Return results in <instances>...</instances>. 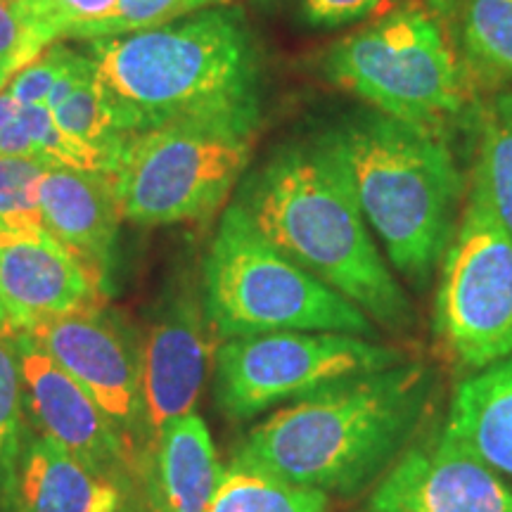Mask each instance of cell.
Listing matches in <instances>:
<instances>
[{"instance_id": "obj_1", "label": "cell", "mask_w": 512, "mask_h": 512, "mask_svg": "<svg viewBox=\"0 0 512 512\" xmlns=\"http://www.w3.org/2000/svg\"><path fill=\"white\" fill-rule=\"evenodd\" d=\"M86 55L102 105L121 133L216 126L256 136L264 64L245 12L235 5L95 38Z\"/></svg>"}, {"instance_id": "obj_2", "label": "cell", "mask_w": 512, "mask_h": 512, "mask_svg": "<svg viewBox=\"0 0 512 512\" xmlns=\"http://www.w3.org/2000/svg\"><path fill=\"white\" fill-rule=\"evenodd\" d=\"M271 245L389 332L415 325L384 264L349 174L323 136L287 143L242 181L235 200Z\"/></svg>"}, {"instance_id": "obj_3", "label": "cell", "mask_w": 512, "mask_h": 512, "mask_svg": "<svg viewBox=\"0 0 512 512\" xmlns=\"http://www.w3.org/2000/svg\"><path fill=\"white\" fill-rule=\"evenodd\" d=\"M432 389L430 368L411 361L335 382L254 427L230 465L354 494L411 444Z\"/></svg>"}, {"instance_id": "obj_4", "label": "cell", "mask_w": 512, "mask_h": 512, "mask_svg": "<svg viewBox=\"0 0 512 512\" xmlns=\"http://www.w3.org/2000/svg\"><path fill=\"white\" fill-rule=\"evenodd\" d=\"M347 169L368 228L384 254L425 292L456 235L463 171L444 136L370 110L320 133Z\"/></svg>"}, {"instance_id": "obj_5", "label": "cell", "mask_w": 512, "mask_h": 512, "mask_svg": "<svg viewBox=\"0 0 512 512\" xmlns=\"http://www.w3.org/2000/svg\"><path fill=\"white\" fill-rule=\"evenodd\" d=\"M318 74L377 112L444 136L482 112L477 86L427 0H406L332 41Z\"/></svg>"}, {"instance_id": "obj_6", "label": "cell", "mask_w": 512, "mask_h": 512, "mask_svg": "<svg viewBox=\"0 0 512 512\" xmlns=\"http://www.w3.org/2000/svg\"><path fill=\"white\" fill-rule=\"evenodd\" d=\"M202 304L223 342L285 330L377 335L358 306L278 252L238 202L223 214L204 259Z\"/></svg>"}, {"instance_id": "obj_7", "label": "cell", "mask_w": 512, "mask_h": 512, "mask_svg": "<svg viewBox=\"0 0 512 512\" xmlns=\"http://www.w3.org/2000/svg\"><path fill=\"white\" fill-rule=\"evenodd\" d=\"M252 147L254 133L216 126L126 133L110 174L121 216L138 226L211 219L245 178Z\"/></svg>"}, {"instance_id": "obj_8", "label": "cell", "mask_w": 512, "mask_h": 512, "mask_svg": "<svg viewBox=\"0 0 512 512\" xmlns=\"http://www.w3.org/2000/svg\"><path fill=\"white\" fill-rule=\"evenodd\" d=\"M434 335L453 363L475 373L512 354V238L477 169L441 261Z\"/></svg>"}, {"instance_id": "obj_9", "label": "cell", "mask_w": 512, "mask_h": 512, "mask_svg": "<svg viewBox=\"0 0 512 512\" xmlns=\"http://www.w3.org/2000/svg\"><path fill=\"white\" fill-rule=\"evenodd\" d=\"M214 399L230 420H245L285 399L399 366L406 354L347 332H268L226 339L214 356Z\"/></svg>"}, {"instance_id": "obj_10", "label": "cell", "mask_w": 512, "mask_h": 512, "mask_svg": "<svg viewBox=\"0 0 512 512\" xmlns=\"http://www.w3.org/2000/svg\"><path fill=\"white\" fill-rule=\"evenodd\" d=\"M27 335L98 401L133 465L155 460L143 401L140 342L124 320L100 306L29 325Z\"/></svg>"}, {"instance_id": "obj_11", "label": "cell", "mask_w": 512, "mask_h": 512, "mask_svg": "<svg viewBox=\"0 0 512 512\" xmlns=\"http://www.w3.org/2000/svg\"><path fill=\"white\" fill-rule=\"evenodd\" d=\"M358 512H512V486L441 425L403 451Z\"/></svg>"}, {"instance_id": "obj_12", "label": "cell", "mask_w": 512, "mask_h": 512, "mask_svg": "<svg viewBox=\"0 0 512 512\" xmlns=\"http://www.w3.org/2000/svg\"><path fill=\"white\" fill-rule=\"evenodd\" d=\"M15 330V328H12ZM17 332L24 401L43 437L126 486L133 460L105 411L27 332Z\"/></svg>"}, {"instance_id": "obj_13", "label": "cell", "mask_w": 512, "mask_h": 512, "mask_svg": "<svg viewBox=\"0 0 512 512\" xmlns=\"http://www.w3.org/2000/svg\"><path fill=\"white\" fill-rule=\"evenodd\" d=\"M209 328L202 299L192 287L166 294L152 318L143 356V401L152 444L169 422L195 411L209 370Z\"/></svg>"}, {"instance_id": "obj_14", "label": "cell", "mask_w": 512, "mask_h": 512, "mask_svg": "<svg viewBox=\"0 0 512 512\" xmlns=\"http://www.w3.org/2000/svg\"><path fill=\"white\" fill-rule=\"evenodd\" d=\"M102 290L46 228H0V302L10 328L100 306Z\"/></svg>"}, {"instance_id": "obj_15", "label": "cell", "mask_w": 512, "mask_h": 512, "mask_svg": "<svg viewBox=\"0 0 512 512\" xmlns=\"http://www.w3.org/2000/svg\"><path fill=\"white\" fill-rule=\"evenodd\" d=\"M43 228L91 271L102 287L124 221L110 174L48 166L38 183Z\"/></svg>"}, {"instance_id": "obj_16", "label": "cell", "mask_w": 512, "mask_h": 512, "mask_svg": "<svg viewBox=\"0 0 512 512\" xmlns=\"http://www.w3.org/2000/svg\"><path fill=\"white\" fill-rule=\"evenodd\" d=\"M124 484L46 437L29 439L17 467V512H121Z\"/></svg>"}, {"instance_id": "obj_17", "label": "cell", "mask_w": 512, "mask_h": 512, "mask_svg": "<svg viewBox=\"0 0 512 512\" xmlns=\"http://www.w3.org/2000/svg\"><path fill=\"white\" fill-rule=\"evenodd\" d=\"M155 465L152 486L164 512H209L226 470L197 411L164 427L155 446Z\"/></svg>"}, {"instance_id": "obj_18", "label": "cell", "mask_w": 512, "mask_h": 512, "mask_svg": "<svg viewBox=\"0 0 512 512\" xmlns=\"http://www.w3.org/2000/svg\"><path fill=\"white\" fill-rule=\"evenodd\" d=\"M446 425L498 475L512 479V354L458 384Z\"/></svg>"}, {"instance_id": "obj_19", "label": "cell", "mask_w": 512, "mask_h": 512, "mask_svg": "<svg viewBox=\"0 0 512 512\" xmlns=\"http://www.w3.org/2000/svg\"><path fill=\"white\" fill-rule=\"evenodd\" d=\"M477 88H512V0H427Z\"/></svg>"}, {"instance_id": "obj_20", "label": "cell", "mask_w": 512, "mask_h": 512, "mask_svg": "<svg viewBox=\"0 0 512 512\" xmlns=\"http://www.w3.org/2000/svg\"><path fill=\"white\" fill-rule=\"evenodd\" d=\"M325 491L230 465L209 512H328Z\"/></svg>"}, {"instance_id": "obj_21", "label": "cell", "mask_w": 512, "mask_h": 512, "mask_svg": "<svg viewBox=\"0 0 512 512\" xmlns=\"http://www.w3.org/2000/svg\"><path fill=\"white\" fill-rule=\"evenodd\" d=\"M479 128L482 140L475 169L489 192L491 207L512 238V88L496 91L482 105Z\"/></svg>"}, {"instance_id": "obj_22", "label": "cell", "mask_w": 512, "mask_h": 512, "mask_svg": "<svg viewBox=\"0 0 512 512\" xmlns=\"http://www.w3.org/2000/svg\"><path fill=\"white\" fill-rule=\"evenodd\" d=\"M24 384L19 366L17 332L0 328V505L15 508L17 467L22 460Z\"/></svg>"}, {"instance_id": "obj_23", "label": "cell", "mask_w": 512, "mask_h": 512, "mask_svg": "<svg viewBox=\"0 0 512 512\" xmlns=\"http://www.w3.org/2000/svg\"><path fill=\"white\" fill-rule=\"evenodd\" d=\"M53 117L64 133H69L79 143L91 147L95 155L100 157L107 174H112L126 133L114 128L110 114L102 105L98 88L93 83V74L57 107Z\"/></svg>"}, {"instance_id": "obj_24", "label": "cell", "mask_w": 512, "mask_h": 512, "mask_svg": "<svg viewBox=\"0 0 512 512\" xmlns=\"http://www.w3.org/2000/svg\"><path fill=\"white\" fill-rule=\"evenodd\" d=\"M259 10L287 19L299 29L337 31L370 22L406 0H252Z\"/></svg>"}, {"instance_id": "obj_25", "label": "cell", "mask_w": 512, "mask_h": 512, "mask_svg": "<svg viewBox=\"0 0 512 512\" xmlns=\"http://www.w3.org/2000/svg\"><path fill=\"white\" fill-rule=\"evenodd\" d=\"M119 0H15L31 34L43 48L57 38H76L83 29L107 19Z\"/></svg>"}, {"instance_id": "obj_26", "label": "cell", "mask_w": 512, "mask_h": 512, "mask_svg": "<svg viewBox=\"0 0 512 512\" xmlns=\"http://www.w3.org/2000/svg\"><path fill=\"white\" fill-rule=\"evenodd\" d=\"M221 5H233V0H119L110 17L83 29L76 38L95 41V38L136 34Z\"/></svg>"}, {"instance_id": "obj_27", "label": "cell", "mask_w": 512, "mask_h": 512, "mask_svg": "<svg viewBox=\"0 0 512 512\" xmlns=\"http://www.w3.org/2000/svg\"><path fill=\"white\" fill-rule=\"evenodd\" d=\"M48 164L0 157V228H43L38 183Z\"/></svg>"}, {"instance_id": "obj_28", "label": "cell", "mask_w": 512, "mask_h": 512, "mask_svg": "<svg viewBox=\"0 0 512 512\" xmlns=\"http://www.w3.org/2000/svg\"><path fill=\"white\" fill-rule=\"evenodd\" d=\"M17 117L27 126L29 136L38 150V159L43 164L67 166V169L83 171H102V174H107L100 157L95 155L91 147H86L69 136V133H64L46 105L19 107Z\"/></svg>"}, {"instance_id": "obj_29", "label": "cell", "mask_w": 512, "mask_h": 512, "mask_svg": "<svg viewBox=\"0 0 512 512\" xmlns=\"http://www.w3.org/2000/svg\"><path fill=\"white\" fill-rule=\"evenodd\" d=\"M69 53H72V48L53 43V46L43 50L34 62H29L27 67L19 69V72L10 79L5 91L12 95V100H15L19 107L46 105L50 91H53L64 64L69 60Z\"/></svg>"}, {"instance_id": "obj_30", "label": "cell", "mask_w": 512, "mask_h": 512, "mask_svg": "<svg viewBox=\"0 0 512 512\" xmlns=\"http://www.w3.org/2000/svg\"><path fill=\"white\" fill-rule=\"evenodd\" d=\"M43 50L46 48L31 34L15 3L0 0V69L17 74L19 69L34 62Z\"/></svg>"}, {"instance_id": "obj_31", "label": "cell", "mask_w": 512, "mask_h": 512, "mask_svg": "<svg viewBox=\"0 0 512 512\" xmlns=\"http://www.w3.org/2000/svg\"><path fill=\"white\" fill-rule=\"evenodd\" d=\"M0 157L36 159V162H41L34 140H31L27 126L22 124V119L17 114L0 128Z\"/></svg>"}, {"instance_id": "obj_32", "label": "cell", "mask_w": 512, "mask_h": 512, "mask_svg": "<svg viewBox=\"0 0 512 512\" xmlns=\"http://www.w3.org/2000/svg\"><path fill=\"white\" fill-rule=\"evenodd\" d=\"M133 512H164L162 503H159V498L155 494V486H152V491H150V503H147V505H136V508H133Z\"/></svg>"}, {"instance_id": "obj_33", "label": "cell", "mask_w": 512, "mask_h": 512, "mask_svg": "<svg viewBox=\"0 0 512 512\" xmlns=\"http://www.w3.org/2000/svg\"><path fill=\"white\" fill-rule=\"evenodd\" d=\"M5 325H8V316H5L3 302H0V328H5Z\"/></svg>"}, {"instance_id": "obj_34", "label": "cell", "mask_w": 512, "mask_h": 512, "mask_svg": "<svg viewBox=\"0 0 512 512\" xmlns=\"http://www.w3.org/2000/svg\"><path fill=\"white\" fill-rule=\"evenodd\" d=\"M10 3H15V0H10Z\"/></svg>"}]
</instances>
